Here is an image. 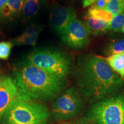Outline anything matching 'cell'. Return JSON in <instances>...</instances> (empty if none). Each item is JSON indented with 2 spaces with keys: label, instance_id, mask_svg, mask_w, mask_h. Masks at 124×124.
Instances as JSON below:
<instances>
[{
  "label": "cell",
  "instance_id": "cell-1",
  "mask_svg": "<svg viewBox=\"0 0 124 124\" xmlns=\"http://www.w3.org/2000/svg\"><path fill=\"white\" fill-rule=\"evenodd\" d=\"M75 82L82 97L94 103L114 94L124 85L123 79L106 60L93 55L85 56L78 62Z\"/></svg>",
  "mask_w": 124,
  "mask_h": 124
},
{
  "label": "cell",
  "instance_id": "cell-2",
  "mask_svg": "<svg viewBox=\"0 0 124 124\" xmlns=\"http://www.w3.org/2000/svg\"><path fill=\"white\" fill-rule=\"evenodd\" d=\"M12 79L20 97L42 103L54 100L67 85L66 78L50 73L27 59L15 65Z\"/></svg>",
  "mask_w": 124,
  "mask_h": 124
},
{
  "label": "cell",
  "instance_id": "cell-3",
  "mask_svg": "<svg viewBox=\"0 0 124 124\" xmlns=\"http://www.w3.org/2000/svg\"><path fill=\"white\" fill-rule=\"evenodd\" d=\"M51 118V111L44 103L18 95L2 116L0 124H50Z\"/></svg>",
  "mask_w": 124,
  "mask_h": 124
},
{
  "label": "cell",
  "instance_id": "cell-4",
  "mask_svg": "<svg viewBox=\"0 0 124 124\" xmlns=\"http://www.w3.org/2000/svg\"><path fill=\"white\" fill-rule=\"evenodd\" d=\"M27 59L35 66L63 78L67 77L73 67L71 57L58 49H35L27 56Z\"/></svg>",
  "mask_w": 124,
  "mask_h": 124
},
{
  "label": "cell",
  "instance_id": "cell-5",
  "mask_svg": "<svg viewBox=\"0 0 124 124\" xmlns=\"http://www.w3.org/2000/svg\"><path fill=\"white\" fill-rule=\"evenodd\" d=\"M87 118L93 124H124V92L94 103Z\"/></svg>",
  "mask_w": 124,
  "mask_h": 124
},
{
  "label": "cell",
  "instance_id": "cell-6",
  "mask_svg": "<svg viewBox=\"0 0 124 124\" xmlns=\"http://www.w3.org/2000/svg\"><path fill=\"white\" fill-rule=\"evenodd\" d=\"M84 101L75 87L63 90L52 102L51 108L52 118L55 122H62L74 120L82 112Z\"/></svg>",
  "mask_w": 124,
  "mask_h": 124
},
{
  "label": "cell",
  "instance_id": "cell-7",
  "mask_svg": "<svg viewBox=\"0 0 124 124\" xmlns=\"http://www.w3.org/2000/svg\"><path fill=\"white\" fill-rule=\"evenodd\" d=\"M89 35L85 23L76 18L60 36L62 41L67 46L78 50L86 47L89 44Z\"/></svg>",
  "mask_w": 124,
  "mask_h": 124
},
{
  "label": "cell",
  "instance_id": "cell-8",
  "mask_svg": "<svg viewBox=\"0 0 124 124\" xmlns=\"http://www.w3.org/2000/svg\"><path fill=\"white\" fill-rule=\"evenodd\" d=\"M76 17L75 10L72 7L58 6L51 11L50 25L57 33L61 35Z\"/></svg>",
  "mask_w": 124,
  "mask_h": 124
},
{
  "label": "cell",
  "instance_id": "cell-9",
  "mask_svg": "<svg viewBox=\"0 0 124 124\" xmlns=\"http://www.w3.org/2000/svg\"><path fill=\"white\" fill-rule=\"evenodd\" d=\"M17 88L13 79L7 75L0 77V120L12 102L18 96Z\"/></svg>",
  "mask_w": 124,
  "mask_h": 124
},
{
  "label": "cell",
  "instance_id": "cell-10",
  "mask_svg": "<svg viewBox=\"0 0 124 124\" xmlns=\"http://www.w3.org/2000/svg\"><path fill=\"white\" fill-rule=\"evenodd\" d=\"M24 0H7V3L0 9V22L13 21L21 16Z\"/></svg>",
  "mask_w": 124,
  "mask_h": 124
},
{
  "label": "cell",
  "instance_id": "cell-11",
  "mask_svg": "<svg viewBox=\"0 0 124 124\" xmlns=\"http://www.w3.org/2000/svg\"><path fill=\"white\" fill-rule=\"evenodd\" d=\"M41 31V28L40 26L32 25L28 27L21 35L12 39L11 43L13 46H35Z\"/></svg>",
  "mask_w": 124,
  "mask_h": 124
},
{
  "label": "cell",
  "instance_id": "cell-12",
  "mask_svg": "<svg viewBox=\"0 0 124 124\" xmlns=\"http://www.w3.org/2000/svg\"><path fill=\"white\" fill-rule=\"evenodd\" d=\"M44 3L45 0H24L21 15L23 21H28L36 16Z\"/></svg>",
  "mask_w": 124,
  "mask_h": 124
},
{
  "label": "cell",
  "instance_id": "cell-13",
  "mask_svg": "<svg viewBox=\"0 0 124 124\" xmlns=\"http://www.w3.org/2000/svg\"><path fill=\"white\" fill-rule=\"evenodd\" d=\"M85 23L90 34L93 35H98L105 33L106 31H108L109 26V23L93 18L88 15L85 17Z\"/></svg>",
  "mask_w": 124,
  "mask_h": 124
},
{
  "label": "cell",
  "instance_id": "cell-14",
  "mask_svg": "<svg viewBox=\"0 0 124 124\" xmlns=\"http://www.w3.org/2000/svg\"><path fill=\"white\" fill-rule=\"evenodd\" d=\"M102 52L105 55L109 56L124 52V37L111 39L103 47Z\"/></svg>",
  "mask_w": 124,
  "mask_h": 124
},
{
  "label": "cell",
  "instance_id": "cell-15",
  "mask_svg": "<svg viewBox=\"0 0 124 124\" xmlns=\"http://www.w3.org/2000/svg\"><path fill=\"white\" fill-rule=\"evenodd\" d=\"M105 60L111 69L123 79L124 77V52L109 56Z\"/></svg>",
  "mask_w": 124,
  "mask_h": 124
},
{
  "label": "cell",
  "instance_id": "cell-16",
  "mask_svg": "<svg viewBox=\"0 0 124 124\" xmlns=\"http://www.w3.org/2000/svg\"><path fill=\"white\" fill-rule=\"evenodd\" d=\"M88 15L96 19L103 20L106 22L110 23L114 16L112 13L106 9H102L97 8L91 7L88 11Z\"/></svg>",
  "mask_w": 124,
  "mask_h": 124
},
{
  "label": "cell",
  "instance_id": "cell-17",
  "mask_svg": "<svg viewBox=\"0 0 124 124\" xmlns=\"http://www.w3.org/2000/svg\"><path fill=\"white\" fill-rule=\"evenodd\" d=\"M106 9L114 17L124 12V0H110Z\"/></svg>",
  "mask_w": 124,
  "mask_h": 124
},
{
  "label": "cell",
  "instance_id": "cell-18",
  "mask_svg": "<svg viewBox=\"0 0 124 124\" xmlns=\"http://www.w3.org/2000/svg\"><path fill=\"white\" fill-rule=\"evenodd\" d=\"M124 26V12L114 17L109 23L108 31H119Z\"/></svg>",
  "mask_w": 124,
  "mask_h": 124
},
{
  "label": "cell",
  "instance_id": "cell-19",
  "mask_svg": "<svg viewBox=\"0 0 124 124\" xmlns=\"http://www.w3.org/2000/svg\"><path fill=\"white\" fill-rule=\"evenodd\" d=\"M12 46L11 41L0 42V59L7 60L9 58Z\"/></svg>",
  "mask_w": 124,
  "mask_h": 124
},
{
  "label": "cell",
  "instance_id": "cell-20",
  "mask_svg": "<svg viewBox=\"0 0 124 124\" xmlns=\"http://www.w3.org/2000/svg\"><path fill=\"white\" fill-rule=\"evenodd\" d=\"M89 122L90 121L87 117H83L62 122L59 124H88Z\"/></svg>",
  "mask_w": 124,
  "mask_h": 124
},
{
  "label": "cell",
  "instance_id": "cell-21",
  "mask_svg": "<svg viewBox=\"0 0 124 124\" xmlns=\"http://www.w3.org/2000/svg\"><path fill=\"white\" fill-rule=\"evenodd\" d=\"M107 5H108V3L105 0H97L96 2L93 5L92 7L102 9H106Z\"/></svg>",
  "mask_w": 124,
  "mask_h": 124
},
{
  "label": "cell",
  "instance_id": "cell-22",
  "mask_svg": "<svg viewBox=\"0 0 124 124\" xmlns=\"http://www.w3.org/2000/svg\"><path fill=\"white\" fill-rule=\"evenodd\" d=\"M96 1L97 0H83L82 4H83V8H87L92 5L96 2Z\"/></svg>",
  "mask_w": 124,
  "mask_h": 124
},
{
  "label": "cell",
  "instance_id": "cell-23",
  "mask_svg": "<svg viewBox=\"0 0 124 124\" xmlns=\"http://www.w3.org/2000/svg\"><path fill=\"white\" fill-rule=\"evenodd\" d=\"M7 0H0V9H1L3 7L7 4Z\"/></svg>",
  "mask_w": 124,
  "mask_h": 124
},
{
  "label": "cell",
  "instance_id": "cell-24",
  "mask_svg": "<svg viewBox=\"0 0 124 124\" xmlns=\"http://www.w3.org/2000/svg\"><path fill=\"white\" fill-rule=\"evenodd\" d=\"M119 32H122V33H124V26H123L121 28L120 30H119Z\"/></svg>",
  "mask_w": 124,
  "mask_h": 124
},
{
  "label": "cell",
  "instance_id": "cell-25",
  "mask_svg": "<svg viewBox=\"0 0 124 124\" xmlns=\"http://www.w3.org/2000/svg\"><path fill=\"white\" fill-rule=\"evenodd\" d=\"M105 1H106V2L107 3H108V2H109V1H110V0H105Z\"/></svg>",
  "mask_w": 124,
  "mask_h": 124
}]
</instances>
